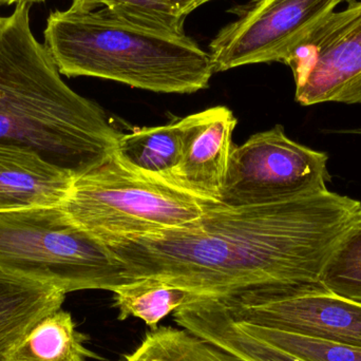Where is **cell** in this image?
Returning a JSON list of instances; mask_svg holds the SVG:
<instances>
[{"label": "cell", "mask_w": 361, "mask_h": 361, "mask_svg": "<svg viewBox=\"0 0 361 361\" xmlns=\"http://www.w3.org/2000/svg\"><path fill=\"white\" fill-rule=\"evenodd\" d=\"M360 222L361 202L326 190L245 207L218 203L189 226L109 247L131 279L160 278L197 296L324 290L329 257Z\"/></svg>", "instance_id": "1"}, {"label": "cell", "mask_w": 361, "mask_h": 361, "mask_svg": "<svg viewBox=\"0 0 361 361\" xmlns=\"http://www.w3.org/2000/svg\"><path fill=\"white\" fill-rule=\"evenodd\" d=\"M122 133L74 92L30 25V4L0 17V143L33 152L74 179L105 162Z\"/></svg>", "instance_id": "2"}, {"label": "cell", "mask_w": 361, "mask_h": 361, "mask_svg": "<svg viewBox=\"0 0 361 361\" xmlns=\"http://www.w3.org/2000/svg\"><path fill=\"white\" fill-rule=\"evenodd\" d=\"M44 46L59 73L104 78L158 93H195L214 73L212 57L185 35L157 31L108 8L70 6L47 19Z\"/></svg>", "instance_id": "3"}, {"label": "cell", "mask_w": 361, "mask_h": 361, "mask_svg": "<svg viewBox=\"0 0 361 361\" xmlns=\"http://www.w3.org/2000/svg\"><path fill=\"white\" fill-rule=\"evenodd\" d=\"M219 202L123 164L114 154L75 178L61 208L110 246L189 226Z\"/></svg>", "instance_id": "4"}, {"label": "cell", "mask_w": 361, "mask_h": 361, "mask_svg": "<svg viewBox=\"0 0 361 361\" xmlns=\"http://www.w3.org/2000/svg\"><path fill=\"white\" fill-rule=\"evenodd\" d=\"M0 271L63 293L114 292L133 281L114 250L61 206L0 212Z\"/></svg>", "instance_id": "5"}, {"label": "cell", "mask_w": 361, "mask_h": 361, "mask_svg": "<svg viewBox=\"0 0 361 361\" xmlns=\"http://www.w3.org/2000/svg\"><path fill=\"white\" fill-rule=\"evenodd\" d=\"M329 156L290 140L283 126L233 145L220 202L227 207L262 205L329 190Z\"/></svg>", "instance_id": "6"}, {"label": "cell", "mask_w": 361, "mask_h": 361, "mask_svg": "<svg viewBox=\"0 0 361 361\" xmlns=\"http://www.w3.org/2000/svg\"><path fill=\"white\" fill-rule=\"evenodd\" d=\"M351 0H248L227 12L235 19L209 44L214 71L255 63H283L310 33Z\"/></svg>", "instance_id": "7"}, {"label": "cell", "mask_w": 361, "mask_h": 361, "mask_svg": "<svg viewBox=\"0 0 361 361\" xmlns=\"http://www.w3.org/2000/svg\"><path fill=\"white\" fill-rule=\"evenodd\" d=\"M295 99L302 106L361 104V1L324 19L293 52Z\"/></svg>", "instance_id": "8"}, {"label": "cell", "mask_w": 361, "mask_h": 361, "mask_svg": "<svg viewBox=\"0 0 361 361\" xmlns=\"http://www.w3.org/2000/svg\"><path fill=\"white\" fill-rule=\"evenodd\" d=\"M216 298L235 319L309 338L361 347V303L326 290L259 288Z\"/></svg>", "instance_id": "9"}, {"label": "cell", "mask_w": 361, "mask_h": 361, "mask_svg": "<svg viewBox=\"0 0 361 361\" xmlns=\"http://www.w3.org/2000/svg\"><path fill=\"white\" fill-rule=\"evenodd\" d=\"M235 125L237 118L224 106L186 116L180 163L166 180L202 199L219 202Z\"/></svg>", "instance_id": "10"}, {"label": "cell", "mask_w": 361, "mask_h": 361, "mask_svg": "<svg viewBox=\"0 0 361 361\" xmlns=\"http://www.w3.org/2000/svg\"><path fill=\"white\" fill-rule=\"evenodd\" d=\"M73 180L33 152L0 143V212L61 205Z\"/></svg>", "instance_id": "11"}, {"label": "cell", "mask_w": 361, "mask_h": 361, "mask_svg": "<svg viewBox=\"0 0 361 361\" xmlns=\"http://www.w3.org/2000/svg\"><path fill=\"white\" fill-rule=\"evenodd\" d=\"M173 319L245 361H305L246 332L216 297L197 296L178 309Z\"/></svg>", "instance_id": "12"}, {"label": "cell", "mask_w": 361, "mask_h": 361, "mask_svg": "<svg viewBox=\"0 0 361 361\" xmlns=\"http://www.w3.org/2000/svg\"><path fill=\"white\" fill-rule=\"evenodd\" d=\"M66 293L0 271V361L36 322L63 309Z\"/></svg>", "instance_id": "13"}, {"label": "cell", "mask_w": 361, "mask_h": 361, "mask_svg": "<svg viewBox=\"0 0 361 361\" xmlns=\"http://www.w3.org/2000/svg\"><path fill=\"white\" fill-rule=\"evenodd\" d=\"M89 336L80 332L69 312L57 310L36 322L6 354L4 361H87L99 356L86 347Z\"/></svg>", "instance_id": "14"}, {"label": "cell", "mask_w": 361, "mask_h": 361, "mask_svg": "<svg viewBox=\"0 0 361 361\" xmlns=\"http://www.w3.org/2000/svg\"><path fill=\"white\" fill-rule=\"evenodd\" d=\"M185 118L164 126L135 129L116 140L114 154L126 166L167 180L182 156Z\"/></svg>", "instance_id": "15"}, {"label": "cell", "mask_w": 361, "mask_h": 361, "mask_svg": "<svg viewBox=\"0 0 361 361\" xmlns=\"http://www.w3.org/2000/svg\"><path fill=\"white\" fill-rule=\"evenodd\" d=\"M112 293L118 320L137 318L150 330H156L169 314L175 313L182 305L197 297L186 288L154 277L133 280L118 286Z\"/></svg>", "instance_id": "16"}, {"label": "cell", "mask_w": 361, "mask_h": 361, "mask_svg": "<svg viewBox=\"0 0 361 361\" xmlns=\"http://www.w3.org/2000/svg\"><path fill=\"white\" fill-rule=\"evenodd\" d=\"M123 361H245L186 329L159 326Z\"/></svg>", "instance_id": "17"}, {"label": "cell", "mask_w": 361, "mask_h": 361, "mask_svg": "<svg viewBox=\"0 0 361 361\" xmlns=\"http://www.w3.org/2000/svg\"><path fill=\"white\" fill-rule=\"evenodd\" d=\"M320 284L326 292L361 303V222L345 233L329 257Z\"/></svg>", "instance_id": "18"}, {"label": "cell", "mask_w": 361, "mask_h": 361, "mask_svg": "<svg viewBox=\"0 0 361 361\" xmlns=\"http://www.w3.org/2000/svg\"><path fill=\"white\" fill-rule=\"evenodd\" d=\"M235 320L252 336L305 361H361V347L309 338Z\"/></svg>", "instance_id": "19"}, {"label": "cell", "mask_w": 361, "mask_h": 361, "mask_svg": "<svg viewBox=\"0 0 361 361\" xmlns=\"http://www.w3.org/2000/svg\"><path fill=\"white\" fill-rule=\"evenodd\" d=\"M99 6L130 23L157 31L185 35V18L176 14L162 0H72L71 4L85 10H95Z\"/></svg>", "instance_id": "20"}, {"label": "cell", "mask_w": 361, "mask_h": 361, "mask_svg": "<svg viewBox=\"0 0 361 361\" xmlns=\"http://www.w3.org/2000/svg\"><path fill=\"white\" fill-rule=\"evenodd\" d=\"M162 1L166 4L176 14L186 18L187 15L212 0H162Z\"/></svg>", "instance_id": "21"}, {"label": "cell", "mask_w": 361, "mask_h": 361, "mask_svg": "<svg viewBox=\"0 0 361 361\" xmlns=\"http://www.w3.org/2000/svg\"><path fill=\"white\" fill-rule=\"evenodd\" d=\"M42 1H44V0H0V6H1V4H8V6H11V4H20V2H27V4H33V2Z\"/></svg>", "instance_id": "22"}]
</instances>
